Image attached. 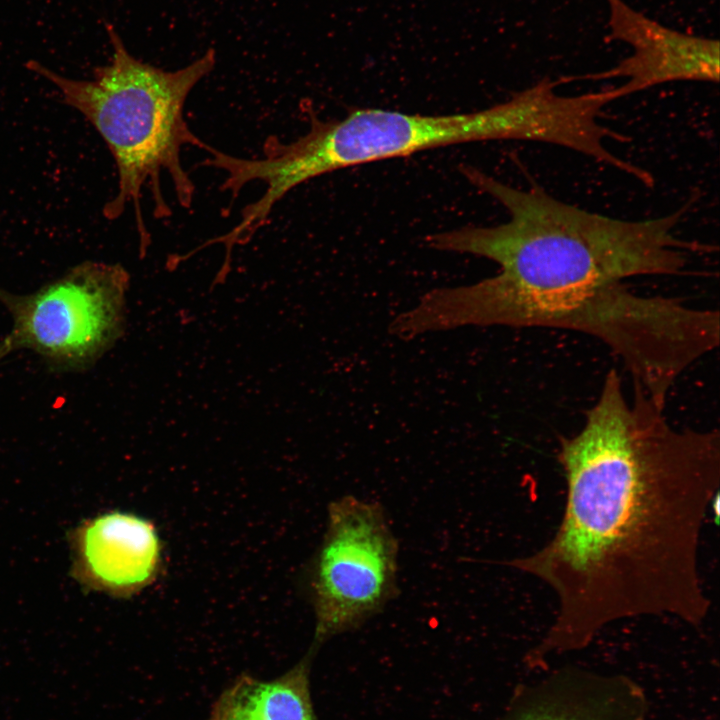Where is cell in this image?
Returning a JSON list of instances; mask_svg holds the SVG:
<instances>
[{
	"instance_id": "2",
	"label": "cell",
	"mask_w": 720,
	"mask_h": 720,
	"mask_svg": "<svg viewBox=\"0 0 720 720\" xmlns=\"http://www.w3.org/2000/svg\"><path fill=\"white\" fill-rule=\"evenodd\" d=\"M463 175L509 213L505 223L431 234L429 247L490 259L499 272L479 282L433 289L428 313L440 331L466 326L572 330L609 286L635 276L674 275L687 251L703 250L674 233L686 208L639 221L565 203L539 185L509 186L471 166Z\"/></svg>"
},
{
	"instance_id": "11",
	"label": "cell",
	"mask_w": 720,
	"mask_h": 720,
	"mask_svg": "<svg viewBox=\"0 0 720 720\" xmlns=\"http://www.w3.org/2000/svg\"><path fill=\"white\" fill-rule=\"evenodd\" d=\"M15 351L12 341L8 335L0 340V361L4 359L11 352Z\"/></svg>"
},
{
	"instance_id": "7",
	"label": "cell",
	"mask_w": 720,
	"mask_h": 720,
	"mask_svg": "<svg viewBox=\"0 0 720 720\" xmlns=\"http://www.w3.org/2000/svg\"><path fill=\"white\" fill-rule=\"evenodd\" d=\"M72 576L83 587L128 597L152 583L161 560L154 525L139 516L109 512L87 519L69 534Z\"/></svg>"
},
{
	"instance_id": "4",
	"label": "cell",
	"mask_w": 720,
	"mask_h": 720,
	"mask_svg": "<svg viewBox=\"0 0 720 720\" xmlns=\"http://www.w3.org/2000/svg\"><path fill=\"white\" fill-rule=\"evenodd\" d=\"M523 131L522 111L512 98L448 115L361 108L325 120L310 112L309 128L297 139L267 138L250 174L265 184L264 198L277 203L300 184L332 171L467 142L521 140Z\"/></svg>"
},
{
	"instance_id": "10",
	"label": "cell",
	"mask_w": 720,
	"mask_h": 720,
	"mask_svg": "<svg viewBox=\"0 0 720 720\" xmlns=\"http://www.w3.org/2000/svg\"><path fill=\"white\" fill-rule=\"evenodd\" d=\"M318 647L279 677L241 674L213 703L208 720H318L310 692V668Z\"/></svg>"
},
{
	"instance_id": "9",
	"label": "cell",
	"mask_w": 720,
	"mask_h": 720,
	"mask_svg": "<svg viewBox=\"0 0 720 720\" xmlns=\"http://www.w3.org/2000/svg\"><path fill=\"white\" fill-rule=\"evenodd\" d=\"M646 710L632 680L572 668L529 687L503 720H645Z\"/></svg>"
},
{
	"instance_id": "8",
	"label": "cell",
	"mask_w": 720,
	"mask_h": 720,
	"mask_svg": "<svg viewBox=\"0 0 720 720\" xmlns=\"http://www.w3.org/2000/svg\"><path fill=\"white\" fill-rule=\"evenodd\" d=\"M606 1L611 37L629 43L634 53L614 68L585 78H626L628 81L617 87L620 98L670 81L718 82V41L668 29L622 0Z\"/></svg>"
},
{
	"instance_id": "1",
	"label": "cell",
	"mask_w": 720,
	"mask_h": 720,
	"mask_svg": "<svg viewBox=\"0 0 720 720\" xmlns=\"http://www.w3.org/2000/svg\"><path fill=\"white\" fill-rule=\"evenodd\" d=\"M565 508L536 552L502 564L557 598L530 664L579 650L608 624L674 616L698 627L710 601L699 566L702 526L719 494L720 433L678 429L634 383L627 399L611 369L581 429L560 439Z\"/></svg>"
},
{
	"instance_id": "6",
	"label": "cell",
	"mask_w": 720,
	"mask_h": 720,
	"mask_svg": "<svg viewBox=\"0 0 720 720\" xmlns=\"http://www.w3.org/2000/svg\"><path fill=\"white\" fill-rule=\"evenodd\" d=\"M398 555V539L380 503L353 495L329 503L309 576L314 646L359 629L397 597Z\"/></svg>"
},
{
	"instance_id": "5",
	"label": "cell",
	"mask_w": 720,
	"mask_h": 720,
	"mask_svg": "<svg viewBox=\"0 0 720 720\" xmlns=\"http://www.w3.org/2000/svg\"><path fill=\"white\" fill-rule=\"evenodd\" d=\"M129 281L120 264L86 261L31 293L0 290L14 350L34 352L56 372L90 369L124 333Z\"/></svg>"
},
{
	"instance_id": "3",
	"label": "cell",
	"mask_w": 720,
	"mask_h": 720,
	"mask_svg": "<svg viewBox=\"0 0 720 720\" xmlns=\"http://www.w3.org/2000/svg\"><path fill=\"white\" fill-rule=\"evenodd\" d=\"M105 29L113 52L89 80L68 78L35 60L25 66L57 87L63 101L104 140L116 164L118 185L103 214L114 220L132 207L144 250L149 243L141 211L144 190L151 195L156 218L171 214L163 195V176L169 177L179 205L192 206L195 186L182 165L181 152L185 146L206 150L209 145L192 132L184 109L190 92L213 71L216 52L209 48L185 67L164 70L134 57L111 23L106 22Z\"/></svg>"
}]
</instances>
